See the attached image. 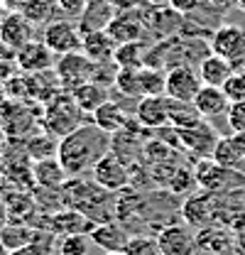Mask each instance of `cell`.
Segmentation results:
<instances>
[{
	"mask_svg": "<svg viewBox=\"0 0 245 255\" xmlns=\"http://www.w3.org/2000/svg\"><path fill=\"white\" fill-rule=\"evenodd\" d=\"M108 152H111V132L101 130L96 123L91 126L84 123L59 140L57 157H59L61 167L66 169V174L76 179L91 172L96 162L106 157Z\"/></svg>",
	"mask_w": 245,
	"mask_h": 255,
	"instance_id": "obj_1",
	"label": "cell"
},
{
	"mask_svg": "<svg viewBox=\"0 0 245 255\" xmlns=\"http://www.w3.org/2000/svg\"><path fill=\"white\" fill-rule=\"evenodd\" d=\"M84 118L81 106L76 103V98L71 96V91H59L47 106H44V116H42V126L49 135L54 137H64L71 130H76Z\"/></svg>",
	"mask_w": 245,
	"mask_h": 255,
	"instance_id": "obj_2",
	"label": "cell"
},
{
	"mask_svg": "<svg viewBox=\"0 0 245 255\" xmlns=\"http://www.w3.org/2000/svg\"><path fill=\"white\" fill-rule=\"evenodd\" d=\"M54 71H57V76H59L61 89H64V91H74V89H79L81 84L93 81L96 62H91L84 52H71V54L57 57Z\"/></svg>",
	"mask_w": 245,
	"mask_h": 255,
	"instance_id": "obj_3",
	"label": "cell"
},
{
	"mask_svg": "<svg viewBox=\"0 0 245 255\" xmlns=\"http://www.w3.org/2000/svg\"><path fill=\"white\" fill-rule=\"evenodd\" d=\"M140 10V17H142V25L145 32L157 39H167V37H174L179 34L184 27V15H179L174 7H154V5H142L137 7Z\"/></svg>",
	"mask_w": 245,
	"mask_h": 255,
	"instance_id": "obj_4",
	"label": "cell"
},
{
	"mask_svg": "<svg viewBox=\"0 0 245 255\" xmlns=\"http://www.w3.org/2000/svg\"><path fill=\"white\" fill-rule=\"evenodd\" d=\"M81 39H84V32L79 30V25H74L71 20H52V22L44 25V32H42V42L57 57L81 52Z\"/></svg>",
	"mask_w": 245,
	"mask_h": 255,
	"instance_id": "obj_5",
	"label": "cell"
},
{
	"mask_svg": "<svg viewBox=\"0 0 245 255\" xmlns=\"http://www.w3.org/2000/svg\"><path fill=\"white\" fill-rule=\"evenodd\" d=\"M209 47L211 52L228 59L233 64L245 62V27L241 25H221L216 27L211 39H209Z\"/></svg>",
	"mask_w": 245,
	"mask_h": 255,
	"instance_id": "obj_6",
	"label": "cell"
},
{
	"mask_svg": "<svg viewBox=\"0 0 245 255\" xmlns=\"http://www.w3.org/2000/svg\"><path fill=\"white\" fill-rule=\"evenodd\" d=\"M93 174V182L98 187L108 191H121L127 187L130 182V174H132V167L125 164L121 157H116L113 152H108L106 157H101L96 162V167L91 169Z\"/></svg>",
	"mask_w": 245,
	"mask_h": 255,
	"instance_id": "obj_7",
	"label": "cell"
},
{
	"mask_svg": "<svg viewBox=\"0 0 245 255\" xmlns=\"http://www.w3.org/2000/svg\"><path fill=\"white\" fill-rule=\"evenodd\" d=\"M201 76L194 66H174L167 71V91L164 96L174 98V101H184V103H194L196 94L201 91Z\"/></svg>",
	"mask_w": 245,
	"mask_h": 255,
	"instance_id": "obj_8",
	"label": "cell"
},
{
	"mask_svg": "<svg viewBox=\"0 0 245 255\" xmlns=\"http://www.w3.org/2000/svg\"><path fill=\"white\" fill-rule=\"evenodd\" d=\"M179 130V140H182V150L191 152V155H199V157H211L214 155V147L218 145V132L209 126L206 121L196 123L191 128H177Z\"/></svg>",
	"mask_w": 245,
	"mask_h": 255,
	"instance_id": "obj_9",
	"label": "cell"
},
{
	"mask_svg": "<svg viewBox=\"0 0 245 255\" xmlns=\"http://www.w3.org/2000/svg\"><path fill=\"white\" fill-rule=\"evenodd\" d=\"M157 243L164 255H194L196 253V236L191 231V226L184 223H172L159 228L157 233Z\"/></svg>",
	"mask_w": 245,
	"mask_h": 255,
	"instance_id": "obj_10",
	"label": "cell"
},
{
	"mask_svg": "<svg viewBox=\"0 0 245 255\" xmlns=\"http://www.w3.org/2000/svg\"><path fill=\"white\" fill-rule=\"evenodd\" d=\"M216 209H218V201H216L214 194H209V191L191 194V196H186V201L182 206V219L186 226L201 231V228L214 223Z\"/></svg>",
	"mask_w": 245,
	"mask_h": 255,
	"instance_id": "obj_11",
	"label": "cell"
},
{
	"mask_svg": "<svg viewBox=\"0 0 245 255\" xmlns=\"http://www.w3.org/2000/svg\"><path fill=\"white\" fill-rule=\"evenodd\" d=\"M32 39V22L17 10H7V15L0 22V42L10 52H20Z\"/></svg>",
	"mask_w": 245,
	"mask_h": 255,
	"instance_id": "obj_12",
	"label": "cell"
},
{
	"mask_svg": "<svg viewBox=\"0 0 245 255\" xmlns=\"http://www.w3.org/2000/svg\"><path fill=\"white\" fill-rule=\"evenodd\" d=\"M194 174H196L199 187H201L204 191H209V194H221L223 189L231 187L233 177H238L236 169H228V167L218 164L214 157H201L199 159Z\"/></svg>",
	"mask_w": 245,
	"mask_h": 255,
	"instance_id": "obj_13",
	"label": "cell"
},
{
	"mask_svg": "<svg viewBox=\"0 0 245 255\" xmlns=\"http://www.w3.org/2000/svg\"><path fill=\"white\" fill-rule=\"evenodd\" d=\"M108 34L118 42V44H127V42H142L147 37L140 10H118L116 17L108 22Z\"/></svg>",
	"mask_w": 245,
	"mask_h": 255,
	"instance_id": "obj_14",
	"label": "cell"
},
{
	"mask_svg": "<svg viewBox=\"0 0 245 255\" xmlns=\"http://www.w3.org/2000/svg\"><path fill=\"white\" fill-rule=\"evenodd\" d=\"M135 121L147 130H159L169 126V98L167 96H145L137 103Z\"/></svg>",
	"mask_w": 245,
	"mask_h": 255,
	"instance_id": "obj_15",
	"label": "cell"
},
{
	"mask_svg": "<svg viewBox=\"0 0 245 255\" xmlns=\"http://www.w3.org/2000/svg\"><path fill=\"white\" fill-rule=\"evenodd\" d=\"M54 52L39 39H32L30 44H25L20 52H15V62L20 66L22 74H37V71H47V69H54Z\"/></svg>",
	"mask_w": 245,
	"mask_h": 255,
	"instance_id": "obj_16",
	"label": "cell"
},
{
	"mask_svg": "<svg viewBox=\"0 0 245 255\" xmlns=\"http://www.w3.org/2000/svg\"><path fill=\"white\" fill-rule=\"evenodd\" d=\"M118 49V42L108 34V30H91L84 32L81 39V52L96 64H106L113 62V54Z\"/></svg>",
	"mask_w": 245,
	"mask_h": 255,
	"instance_id": "obj_17",
	"label": "cell"
},
{
	"mask_svg": "<svg viewBox=\"0 0 245 255\" xmlns=\"http://www.w3.org/2000/svg\"><path fill=\"white\" fill-rule=\"evenodd\" d=\"M59 91H64V89H61V81L54 69L37 71V74H27L25 76V94L30 98H34V101L49 103Z\"/></svg>",
	"mask_w": 245,
	"mask_h": 255,
	"instance_id": "obj_18",
	"label": "cell"
},
{
	"mask_svg": "<svg viewBox=\"0 0 245 255\" xmlns=\"http://www.w3.org/2000/svg\"><path fill=\"white\" fill-rule=\"evenodd\" d=\"M93 226H96V221H91L84 211L69 209V211H61V214H54V216H52L49 231H52V233H59V236H76V233L91 236Z\"/></svg>",
	"mask_w": 245,
	"mask_h": 255,
	"instance_id": "obj_19",
	"label": "cell"
},
{
	"mask_svg": "<svg viewBox=\"0 0 245 255\" xmlns=\"http://www.w3.org/2000/svg\"><path fill=\"white\" fill-rule=\"evenodd\" d=\"M194 106L201 113V118L211 121V118H218V116H226L228 113L231 101H228L226 91L218 89V86H201V91L194 98Z\"/></svg>",
	"mask_w": 245,
	"mask_h": 255,
	"instance_id": "obj_20",
	"label": "cell"
},
{
	"mask_svg": "<svg viewBox=\"0 0 245 255\" xmlns=\"http://www.w3.org/2000/svg\"><path fill=\"white\" fill-rule=\"evenodd\" d=\"M236 71V64L218 57L214 52H209L201 62H199V76L204 86H218L223 89V84L228 81V76Z\"/></svg>",
	"mask_w": 245,
	"mask_h": 255,
	"instance_id": "obj_21",
	"label": "cell"
},
{
	"mask_svg": "<svg viewBox=\"0 0 245 255\" xmlns=\"http://www.w3.org/2000/svg\"><path fill=\"white\" fill-rule=\"evenodd\" d=\"M32 177L39 187L44 189H61L71 177L66 174V169L61 167L59 157H44V159H37L34 167H32Z\"/></svg>",
	"mask_w": 245,
	"mask_h": 255,
	"instance_id": "obj_22",
	"label": "cell"
},
{
	"mask_svg": "<svg viewBox=\"0 0 245 255\" xmlns=\"http://www.w3.org/2000/svg\"><path fill=\"white\" fill-rule=\"evenodd\" d=\"M116 7L111 0H89L84 15L79 17V30L81 32H91V30H106L108 22L116 17Z\"/></svg>",
	"mask_w": 245,
	"mask_h": 255,
	"instance_id": "obj_23",
	"label": "cell"
},
{
	"mask_svg": "<svg viewBox=\"0 0 245 255\" xmlns=\"http://www.w3.org/2000/svg\"><path fill=\"white\" fill-rule=\"evenodd\" d=\"M34 241H39V233L27 223H7L0 228V248L5 251V255L20 251Z\"/></svg>",
	"mask_w": 245,
	"mask_h": 255,
	"instance_id": "obj_24",
	"label": "cell"
},
{
	"mask_svg": "<svg viewBox=\"0 0 245 255\" xmlns=\"http://www.w3.org/2000/svg\"><path fill=\"white\" fill-rule=\"evenodd\" d=\"M91 241H93V246H98V248H103L106 253H111V251H122L130 238H127V233L122 231L118 223L103 221V223H96V226H93Z\"/></svg>",
	"mask_w": 245,
	"mask_h": 255,
	"instance_id": "obj_25",
	"label": "cell"
},
{
	"mask_svg": "<svg viewBox=\"0 0 245 255\" xmlns=\"http://www.w3.org/2000/svg\"><path fill=\"white\" fill-rule=\"evenodd\" d=\"M71 96L76 98V103L81 106V111L84 113H96L106 101H111L108 98V89L103 86V84H98V81H86V84H81L79 89H74Z\"/></svg>",
	"mask_w": 245,
	"mask_h": 255,
	"instance_id": "obj_26",
	"label": "cell"
},
{
	"mask_svg": "<svg viewBox=\"0 0 245 255\" xmlns=\"http://www.w3.org/2000/svg\"><path fill=\"white\" fill-rule=\"evenodd\" d=\"M196 251L209 255H226L231 251V238H228L226 231L206 226L196 233Z\"/></svg>",
	"mask_w": 245,
	"mask_h": 255,
	"instance_id": "obj_27",
	"label": "cell"
},
{
	"mask_svg": "<svg viewBox=\"0 0 245 255\" xmlns=\"http://www.w3.org/2000/svg\"><path fill=\"white\" fill-rule=\"evenodd\" d=\"M93 123L101 128V130H106V132L113 135V132H118V130H122V128L127 126V113L122 111L116 101H106L93 113Z\"/></svg>",
	"mask_w": 245,
	"mask_h": 255,
	"instance_id": "obj_28",
	"label": "cell"
},
{
	"mask_svg": "<svg viewBox=\"0 0 245 255\" xmlns=\"http://www.w3.org/2000/svg\"><path fill=\"white\" fill-rule=\"evenodd\" d=\"M147 44L142 42H127V44H118L113 62L118 69H142L145 66V57H147Z\"/></svg>",
	"mask_w": 245,
	"mask_h": 255,
	"instance_id": "obj_29",
	"label": "cell"
},
{
	"mask_svg": "<svg viewBox=\"0 0 245 255\" xmlns=\"http://www.w3.org/2000/svg\"><path fill=\"white\" fill-rule=\"evenodd\" d=\"M201 121H206V118H201V113L196 111L194 103H184V101L169 98V126L191 128V126H196V123H201Z\"/></svg>",
	"mask_w": 245,
	"mask_h": 255,
	"instance_id": "obj_30",
	"label": "cell"
},
{
	"mask_svg": "<svg viewBox=\"0 0 245 255\" xmlns=\"http://www.w3.org/2000/svg\"><path fill=\"white\" fill-rule=\"evenodd\" d=\"M57 10H59L57 0H27L20 12L30 20L32 25H47V22L54 20Z\"/></svg>",
	"mask_w": 245,
	"mask_h": 255,
	"instance_id": "obj_31",
	"label": "cell"
},
{
	"mask_svg": "<svg viewBox=\"0 0 245 255\" xmlns=\"http://www.w3.org/2000/svg\"><path fill=\"white\" fill-rule=\"evenodd\" d=\"M167 91V71L154 69V66H142L140 69V94L145 96H164Z\"/></svg>",
	"mask_w": 245,
	"mask_h": 255,
	"instance_id": "obj_32",
	"label": "cell"
},
{
	"mask_svg": "<svg viewBox=\"0 0 245 255\" xmlns=\"http://www.w3.org/2000/svg\"><path fill=\"white\" fill-rule=\"evenodd\" d=\"M211 157H214L218 164L228 167V169H238L241 162L245 159V155L238 150V145L233 142V137H221L218 145L214 147V155H211Z\"/></svg>",
	"mask_w": 245,
	"mask_h": 255,
	"instance_id": "obj_33",
	"label": "cell"
},
{
	"mask_svg": "<svg viewBox=\"0 0 245 255\" xmlns=\"http://www.w3.org/2000/svg\"><path fill=\"white\" fill-rule=\"evenodd\" d=\"M113 86L118 89V94L127 98H142L140 94V69H118Z\"/></svg>",
	"mask_w": 245,
	"mask_h": 255,
	"instance_id": "obj_34",
	"label": "cell"
},
{
	"mask_svg": "<svg viewBox=\"0 0 245 255\" xmlns=\"http://www.w3.org/2000/svg\"><path fill=\"white\" fill-rule=\"evenodd\" d=\"M167 182H169V191H174V194H189L191 189L199 187L196 174H194L191 169H186V167H174V169L169 172Z\"/></svg>",
	"mask_w": 245,
	"mask_h": 255,
	"instance_id": "obj_35",
	"label": "cell"
},
{
	"mask_svg": "<svg viewBox=\"0 0 245 255\" xmlns=\"http://www.w3.org/2000/svg\"><path fill=\"white\" fill-rule=\"evenodd\" d=\"M122 253L125 255H164L162 248H159V243H157V238H150V236H132L125 243Z\"/></svg>",
	"mask_w": 245,
	"mask_h": 255,
	"instance_id": "obj_36",
	"label": "cell"
},
{
	"mask_svg": "<svg viewBox=\"0 0 245 255\" xmlns=\"http://www.w3.org/2000/svg\"><path fill=\"white\" fill-rule=\"evenodd\" d=\"M49 137H54V135H34V137H30V140H27V152H30V157L44 159V157H49L52 152L57 155L59 142L54 145Z\"/></svg>",
	"mask_w": 245,
	"mask_h": 255,
	"instance_id": "obj_37",
	"label": "cell"
},
{
	"mask_svg": "<svg viewBox=\"0 0 245 255\" xmlns=\"http://www.w3.org/2000/svg\"><path fill=\"white\" fill-rule=\"evenodd\" d=\"M89 253V238L84 233L64 236L59 243V255H86Z\"/></svg>",
	"mask_w": 245,
	"mask_h": 255,
	"instance_id": "obj_38",
	"label": "cell"
},
{
	"mask_svg": "<svg viewBox=\"0 0 245 255\" xmlns=\"http://www.w3.org/2000/svg\"><path fill=\"white\" fill-rule=\"evenodd\" d=\"M223 91H226L231 103L245 101V71H233V74L228 76V81L223 84Z\"/></svg>",
	"mask_w": 245,
	"mask_h": 255,
	"instance_id": "obj_39",
	"label": "cell"
},
{
	"mask_svg": "<svg viewBox=\"0 0 245 255\" xmlns=\"http://www.w3.org/2000/svg\"><path fill=\"white\" fill-rule=\"evenodd\" d=\"M226 118H228V126H231L233 132H245V101L231 103Z\"/></svg>",
	"mask_w": 245,
	"mask_h": 255,
	"instance_id": "obj_40",
	"label": "cell"
},
{
	"mask_svg": "<svg viewBox=\"0 0 245 255\" xmlns=\"http://www.w3.org/2000/svg\"><path fill=\"white\" fill-rule=\"evenodd\" d=\"M59 2V10L66 15V17H81L89 0H57Z\"/></svg>",
	"mask_w": 245,
	"mask_h": 255,
	"instance_id": "obj_41",
	"label": "cell"
},
{
	"mask_svg": "<svg viewBox=\"0 0 245 255\" xmlns=\"http://www.w3.org/2000/svg\"><path fill=\"white\" fill-rule=\"evenodd\" d=\"M169 7H174L179 15H194L199 7H204V0H169Z\"/></svg>",
	"mask_w": 245,
	"mask_h": 255,
	"instance_id": "obj_42",
	"label": "cell"
},
{
	"mask_svg": "<svg viewBox=\"0 0 245 255\" xmlns=\"http://www.w3.org/2000/svg\"><path fill=\"white\" fill-rule=\"evenodd\" d=\"M7 255H52V251H49V246L44 241H34L30 246H25L20 251H12V253H7Z\"/></svg>",
	"mask_w": 245,
	"mask_h": 255,
	"instance_id": "obj_43",
	"label": "cell"
},
{
	"mask_svg": "<svg viewBox=\"0 0 245 255\" xmlns=\"http://www.w3.org/2000/svg\"><path fill=\"white\" fill-rule=\"evenodd\" d=\"M111 2H113L116 10H137V7H142L147 0H111Z\"/></svg>",
	"mask_w": 245,
	"mask_h": 255,
	"instance_id": "obj_44",
	"label": "cell"
},
{
	"mask_svg": "<svg viewBox=\"0 0 245 255\" xmlns=\"http://www.w3.org/2000/svg\"><path fill=\"white\" fill-rule=\"evenodd\" d=\"M204 2L209 7H214V10H221V12L223 10H231L233 5H238V0H204Z\"/></svg>",
	"mask_w": 245,
	"mask_h": 255,
	"instance_id": "obj_45",
	"label": "cell"
},
{
	"mask_svg": "<svg viewBox=\"0 0 245 255\" xmlns=\"http://www.w3.org/2000/svg\"><path fill=\"white\" fill-rule=\"evenodd\" d=\"M231 137H233V142L238 145V150H241V152L245 155V132H233Z\"/></svg>",
	"mask_w": 245,
	"mask_h": 255,
	"instance_id": "obj_46",
	"label": "cell"
},
{
	"mask_svg": "<svg viewBox=\"0 0 245 255\" xmlns=\"http://www.w3.org/2000/svg\"><path fill=\"white\" fill-rule=\"evenodd\" d=\"M27 0H5V5H7V10H22V5H25Z\"/></svg>",
	"mask_w": 245,
	"mask_h": 255,
	"instance_id": "obj_47",
	"label": "cell"
},
{
	"mask_svg": "<svg viewBox=\"0 0 245 255\" xmlns=\"http://www.w3.org/2000/svg\"><path fill=\"white\" fill-rule=\"evenodd\" d=\"M145 5H154V7H167V5H169V0H147Z\"/></svg>",
	"mask_w": 245,
	"mask_h": 255,
	"instance_id": "obj_48",
	"label": "cell"
},
{
	"mask_svg": "<svg viewBox=\"0 0 245 255\" xmlns=\"http://www.w3.org/2000/svg\"><path fill=\"white\" fill-rule=\"evenodd\" d=\"M5 15H7V5H5V0H0V22H2Z\"/></svg>",
	"mask_w": 245,
	"mask_h": 255,
	"instance_id": "obj_49",
	"label": "cell"
},
{
	"mask_svg": "<svg viewBox=\"0 0 245 255\" xmlns=\"http://www.w3.org/2000/svg\"><path fill=\"white\" fill-rule=\"evenodd\" d=\"M5 150V130H0V152Z\"/></svg>",
	"mask_w": 245,
	"mask_h": 255,
	"instance_id": "obj_50",
	"label": "cell"
},
{
	"mask_svg": "<svg viewBox=\"0 0 245 255\" xmlns=\"http://www.w3.org/2000/svg\"><path fill=\"white\" fill-rule=\"evenodd\" d=\"M106 255H125L122 251H111V253H106Z\"/></svg>",
	"mask_w": 245,
	"mask_h": 255,
	"instance_id": "obj_51",
	"label": "cell"
},
{
	"mask_svg": "<svg viewBox=\"0 0 245 255\" xmlns=\"http://www.w3.org/2000/svg\"><path fill=\"white\" fill-rule=\"evenodd\" d=\"M238 7H241V10L245 12V0H238Z\"/></svg>",
	"mask_w": 245,
	"mask_h": 255,
	"instance_id": "obj_52",
	"label": "cell"
},
{
	"mask_svg": "<svg viewBox=\"0 0 245 255\" xmlns=\"http://www.w3.org/2000/svg\"><path fill=\"white\" fill-rule=\"evenodd\" d=\"M241 71H245V62H243V69H241Z\"/></svg>",
	"mask_w": 245,
	"mask_h": 255,
	"instance_id": "obj_53",
	"label": "cell"
}]
</instances>
